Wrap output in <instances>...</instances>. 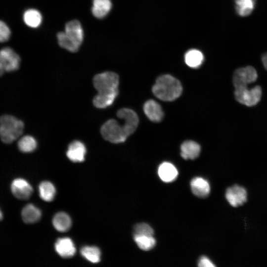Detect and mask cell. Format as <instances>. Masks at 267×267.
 Instances as JSON below:
<instances>
[{"label":"cell","instance_id":"cell-1","mask_svg":"<svg viewBox=\"0 0 267 267\" xmlns=\"http://www.w3.org/2000/svg\"><path fill=\"white\" fill-rule=\"evenodd\" d=\"M182 90L180 82L170 75L159 76L152 88L154 95L165 101L175 100L181 95Z\"/></svg>","mask_w":267,"mask_h":267},{"label":"cell","instance_id":"cell-2","mask_svg":"<svg viewBox=\"0 0 267 267\" xmlns=\"http://www.w3.org/2000/svg\"><path fill=\"white\" fill-rule=\"evenodd\" d=\"M24 123L15 116L7 114L0 115V139L6 144L12 143L23 134Z\"/></svg>","mask_w":267,"mask_h":267},{"label":"cell","instance_id":"cell-3","mask_svg":"<svg viewBox=\"0 0 267 267\" xmlns=\"http://www.w3.org/2000/svg\"><path fill=\"white\" fill-rule=\"evenodd\" d=\"M93 84L98 93H119V78L113 72H104L96 74Z\"/></svg>","mask_w":267,"mask_h":267},{"label":"cell","instance_id":"cell-4","mask_svg":"<svg viewBox=\"0 0 267 267\" xmlns=\"http://www.w3.org/2000/svg\"><path fill=\"white\" fill-rule=\"evenodd\" d=\"M100 132L105 140L113 143L124 142L129 136L123 125L113 119L107 120L103 124Z\"/></svg>","mask_w":267,"mask_h":267},{"label":"cell","instance_id":"cell-5","mask_svg":"<svg viewBox=\"0 0 267 267\" xmlns=\"http://www.w3.org/2000/svg\"><path fill=\"white\" fill-rule=\"evenodd\" d=\"M262 94V88L259 86L251 89H249L247 86L235 88V99L240 103L248 107L257 105L261 100Z\"/></svg>","mask_w":267,"mask_h":267},{"label":"cell","instance_id":"cell-6","mask_svg":"<svg viewBox=\"0 0 267 267\" xmlns=\"http://www.w3.org/2000/svg\"><path fill=\"white\" fill-rule=\"evenodd\" d=\"M21 62L19 55L10 47H5L0 50V77L5 72L18 70Z\"/></svg>","mask_w":267,"mask_h":267},{"label":"cell","instance_id":"cell-7","mask_svg":"<svg viewBox=\"0 0 267 267\" xmlns=\"http://www.w3.org/2000/svg\"><path fill=\"white\" fill-rule=\"evenodd\" d=\"M258 78L256 69L251 66L236 69L233 75V84L235 88L247 86L255 82Z\"/></svg>","mask_w":267,"mask_h":267},{"label":"cell","instance_id":"cell-8","mask_svg":"<svg viewBox=\"0 0 267 267\" xmlns=\"http://www.w3.org/2000/svg\"><path fill=\"white\" fill-rule=\"evenodd\" d=\"M117 115L123 120V127L129 136L135 132L138 126L139 120L137 114L131 109L124 108L118 110Z\"/></svg>","mask_w":267,"mask_h":267},{"label":"cell","instance_id":"cell-9","mask_svg":"<svg viewBox=\"0 0 267 267\" xmlns=\"http://www.w3.org/2000/svg\"><path fill=\"white\" fill-rule=\"evenodd\" d=\"M225 197L232 206L237 207L246 201L247 192L243 187L235 185L227 189Z\"/></svg>","mask_w":267,"mask_h":267},{"label":"cell","instance_id":"cell-10","mask_svg":"<svg viewBox=\"0 0 267 267\" xmlns=\"http://www.w3.org/2000/svg\"><path fill=\"white\" fill-rule=\"evenodd\" d=\"M11 189L13 195L21 200L28 199L33 192L32 187L22 178L14 179L11 183Z\"/></svg>","mask_w":267,"mask_h":267},{"label":"cell","instance_id":"cell-11","mask_svg":"<svg viewBox=\"0 0 267 267\" xmlns=\"http://www.w3.org/2000/svg\"><path fill=\"white\" fill-rule=\"evenodd\" d=\"M86 152L84 144L80 141L75 140L69 145L66 155L73 162H82L85 160Z\"/></svg>","mask_w":267,"mask_h":267},{"label":"cell","instance_id":"cell-12","mask_svg":"<svg viewBox=\"0 0 267 267\" xmlns=\"http://www.w3.org/2000/svg\"><path fill=\"white\" fill-rule=\"evenodd\" d=\"M55 249L57 254L63 258L72 257L76 253V248L72 240L67 237L57 240Z\"/></svg>","mask_w":267,"mask_h":267},{"label":"cell","instance_id":"cell-13","mask_svg":"<svg viewBox=\"0 0 267 267\" xmlns=\"http://www.w3.org/2000/svg\"><path fill=\"white\" fill-rule=\"evenodd\" d=\"M143 110L147 118L154 122H160L164 112L160 105L154 100H148L144 104Z\"/></svg>","mask_w":267,"mask_h":267},{"label":"cell","instance_id":"cell-14","mask_svg":"<svg viewBox=\"0 0 267 267\" xmlns=\"http://www.w3.org/2000/svg\"><path fill=\"white\" fill-rule=\"evenodd\" d=\"M65 32L77 44L81 45L84 39V32L79 21L74 20L68 22L66 24Z\"/></svg>","mask_w":267,"mask_h":267},{"label":"cell","instance_id":"cell-15","mask_svg":"<svg viewBox=\"0 0 267 267\" xmlns=\"http://www.w3.org/2000/svg\"><path fill=\"white\" fill-rule=\"evenodd\" d=\"M190 186L193 194L199 197L207 196L210 191V186L208 182L200 177L193 178L190 182Z\"/></svg>","mask_w":267,"mask_h":267},{"label":"cell","instance_id":"cell-16","mask_svg":"<svg viewBox=\"0 0 267 267\" xmlns=\"http://www.w3.org/2000/svg\"><path fill=\"white\" fill-rule=\"evenodd\" d=\"M158 175L160 178L164 182H172L176 179L178 172L177 168L169 162L162 163L158 168Z\"/></svg>","mask_w":267,"mask_h":267},{"label":"cell","instance_id":"cell-17","mask_svg":"<svg viewBox=\"0 0 267 267\" xmlns=\"http://www.w3.org/2000/svg\"><path fill=\"white\" fill-rule=\"evenodd\" d=\"M200 146L193 140H186L180 146L181 156L185 159H194L199 155Z\"/></svg>","mask_w":267,"mask_h":267},{"label":"cell","instance_id":"cell-18","mask_svg":"<svg viewBox=\"0 0 267 267\" xmlns=\"http://www.w3.org/2000/svg\"><path fill=\"white\" fill-rule=\"evenodd\" d=\"M112 6L111 0H93L91 12L96 18H103L108 14Z\"/></svg>","mask_w":267,"mask_h":267},{"label":"cell","instance_id":"cell-19","mask_svg":"<svg viewBox=\"0 0 267 267\" xmlns=\"http://www.w3.org/2000/svg\"><path fill=\"white\" fill-rule=\"evenodd\" d=\"M22 218L27 223H33L37 222L41 218V211L32 204H28L24 207L22 211Z\"/></svg>","mask_w":267,"mask_h":267},{"label":"cell","instance_id":"cell-20","mask_svg":"<svg viewBox=\"0 0 267 267\" xmlns=\"http://www.w3.org/2000/svg\"><path fill=\"white\" fill-rule=\"evenodd\" d=\"M52 223L57 231L63 232L70 229L72 222L68 215L64 212H59L54 216Z\"/></svg>","mask_w":267,"mask_h":267},{"label":"cell","instance_id":"cell-21","mask_svg":"<svg viewBox=\"0 0 267 267\" xmlns=\"http://www.w3.org/2000/svg\"><path fill=\"white\" fill-rule=\"evenodd\" d=\"M118 93H98L93 99V105L98 108H105L112 105Z\"/></svg>","mask_w":267,"mask_h":267},{"label":"cell","instance_id":"cell-22","mask_svg":"<svg viewBox=\"0 0 267 267\" xmlns=\"http://www.w3.org/2000/svg\"><path fill=\"white\" fill-rule=\"evenodd\" d=\"M186 64L189 67L196 68L199 67L204 60L202 53L199 50L192 49L187 51L184 55Z\"/></svg>","mask_w":267,"mask_h":267},{"label":"cell","instance_id":"cell-23","mask_svg":"<svg viewBox=\"0 0 267 267\" xmlns=\"http://www.w3.org/2000/svg\"><path fill=\"white\" fill-rule=\"evenodd\" d=\"M23 20L28 26L31 28H37L42 23V16L38 10L29 9L24 12Z\"/></svg>","mask_w":267,"mask_h":267},{"label":"cell","instance_id":"cell-24","mask_svg":"<svg viewBox=\"0 0 267 267\" xmlns=\"http://www.w3.org/2000/svg\"><path fill=\"white\" fill-rule=\"evenodd\" d=\"M36 139L30 135L22 136L17 142L19 150L23 153H31L35 151L37 147Z\"/></svg>","mask_w":267,"mask_h":267},{"label":"cell","instance_id":"cell-25","mask_svg":"<svg viewBox=\"0 0 267 267\" xmlns=\"http://www.w3.org/2000/svg\"><path fill=\"white\" fill-rule=\"evenodd\" d=\"M236 11L241 16L250 14L255 6V0H234Z\"/></svg>","mask_w":267,"mask_h":267},{"label":"cell","instance_id":"cell-26","mask_svg":"<svg viewBox=\"0 0 267 267\" xmlns=\"http://www.w3.org/2000/svg\"><path fill=\"white\" fill-rule=\"evenodd\" d=\"M39 190L40 196L43 200L50 202L54 199L56 190L54 186L51 182L47 181L41 182Z\"/></svg>","mask_w":267,"mask_h":267},{"label":"cell","instance_id":"cell-27","mask_svg":"<svg viewBox=\"0 0 267 267\" xmlns=\"http://www.w3.org/2000/svg\"><path fill=\"white\" fill-rule=\"evenodd\" d=\"M57 38L59 45L70 52L77 51L80 46L69 38L65 32L57 33Z\"/></svg>","mask_w":267,"mask_h":267},{"label":"cell","instance_id":"cell-28","mask_svg":"<svg viewBox=\"0 0 267 267\" xmlns=\"http://www.w3.org/2000/svg\"><path fill=\"white\" fill-rule=\"evenodd\" d=\"M82 256L92 263H97L100 261V250L95 246H85L81 250Z\"/></svg>","mask_w":267,"mask_h":267},{"label":"cell","instance_id":"cell-29","mask_svg":"<svg viewBox=\"0 0 267 267\" xmlns=\"http://www.w3.org/2000/svg\"><path fill=\"white\" fill-rule=\"evenodd\" d=\"M134 239L138 247L144 251L152 249L156 243L153 236H134Z\"/></svg>","mask_w":267,"mask_h":267},{"label":"cell","instance_id":"cell-30","mask_svg":"<svg viewBox=\"0 0 267 267\" xmlns=\"http://www.w3.org/2000/svg\"><path fill=\"white\" fill-rule=\"evenodd\" d=\"M134 236H153L154 231L152 228L145 223L136 224L133 229Z\"/></svg>","mask_w":267,"mask_h":267},{"label":"cell","instance_id":"cell-31","mask_svg":"<svg viewBox=\"0 0 267 267\" xmlns=\"http://www.w3.org/2000/svg\"><path fill=\"white\" fill-rule=\"evenodd\" d=\"M10 34L8 26L4 22L0 21V42L7 41L10 38Z\"/></svg>","mask_w":267,"mask_h":267},{"label":"cell","instance_id":"cell-32","mask_svg":"<svg viewBox=\"0 0 267 267\" xmlns=\"http://www.w3.org/2000/svg\"><path fill=\"white\" fill-rule=\"evenodd\" d=\"M198 266L199 267H214L215 265L206 257L203 256L199 259Z\"/></svg>","mask_w":267,"mask_h":267},{"label":"cell","instance_id":"cell-33","mask_svg":"<svg viewBox=\"0 0 267 267\" xmlns=\"http://www.w3.org/2000/svg\"><path fill=\"white\" fill-rule=\"evenodd\" d=\"M262 60L265 68L267 70V52L263 54Z\"/></svg>","mask_w":267,"mask_h":267},{"label":"cell","instance_id":"cell-34","mask_svg":"<svg viewBox=\"0 0 267 267\" xmlns=\"http://www.w3.org/2000/svg\"><path fill=\"white\" fill-rule=\"evenodd\" d=\"M2 219V214L1 211H0V221Z\"/></svg>","mask_w":267,"mask_h":267}]
</instances>
